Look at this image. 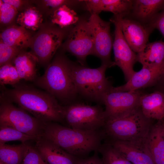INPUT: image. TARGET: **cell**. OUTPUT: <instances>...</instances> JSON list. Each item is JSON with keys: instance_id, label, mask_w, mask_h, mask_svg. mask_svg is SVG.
Wrapping results in <instances>:
<instances>
[{"instance_id": "6da1fadb", "label": "cell", "mask_w": 164, "mask_h": 164, "mask_svg": "<svg viewBox=\"0 0 164 164\" xmlns=\"http://www.w3.org/2000/svg\"><path fill=\"white\" fill-rule=\"evenodd\" d=\"M11 89L2 87L0 96L16 104L42 122H64V107L45 91L20 83Z\"/></svg>"}, {"instance_id": "7a4b0ae2", "label": "cell", "mask_w": 164, "mask_h": 164, "mask_svg": "<svg viewBox=\"0 0 164 164\" xmlns=\"http://www.w3.org/2000/svg\"><path fill=\"white\" fill-rule=\"evenodd\" d=\"M42 137L79 158L98 151L104 139L102 129L87 131L71 128L58 123H45Z\"/></svg>"}, {"instance_id": "3957f363", "label": "cell", "mask_w": 164, "mask_h": 164, "mask_svg": "<svg viewBox=\"0 0 164 164\" xmlns=\"http://www.w3.org/2000/svg\"><path fill=\"white\" fill-rule=\"evenodd\" d=\"M71 61L64 56H56L44 73L33 82L35 85L53 96L65 106L77 101L78 95L70 72Z\"/></svg>"}, {"instance_id": "277c9868", "label": "cell", "mask_w": 164, "mask_h": 164, "mask_svg": "<svg viewBox=\"0 0 164 164\" xmlns=\"http://www.w3.org/2000/svg\"><path fill=\"white\" fill-rule=\"evenodd\" d=\"M152 120L146 117L139 107L119 117L106 121L102 129L106 141L120 140L142 144Z\"/></svg>"}, {"instance_id": "5b68a950", "label": "cell", "mask_w": 164, "mask_h": 164, "mask_svg": "<svg viewBox=\"0 0 164 164\" xmlns=\"http://www.w3.org/2000/svg\"><path fill=\"white\" fill-rule=\"evenodd\" d=\"M108 68L107 65L101 64L98 68H91L71 62V74L78 95L102 104L103 95L113 87L105 76Z\"/></svg>"}, {"instance_id": "8992f818", "label": "cell", "mask_w": 164, "mask_h": 164, "mask_svg": "<svg viewBox=\"0 0 164 164\" xmlns=\"http://www.w3.org/2000/svg\"><path fill=\"white\" fill-rule=\"evenodd\" d=\"M64 107V122L70 128L87 131L101 130L106 121L104 110L99 104L75 102Z\"/></svg>"}, {"instance_id": "52a82bcc", "label": "cell", "mask_w": 164, "mask_h": 164, "mask_svg": "<svg viewBox=\"0 0 164 164\" xmlns=\"http://www.w3.org/2000/svg\"><path fill=\"white\" fill-rule=\"evenodd\" d=\"M0 125L9 126L38 139L43 134V123L0 96Z\"/></svg>"}, {"instance_id": "ba28073f", "label": "cell", "mask_w": 164, "mask_h": 164, "mask_svg": "<svg viewBox=\"0 0 164 164\" xmlns=\"http://www.w3.org/2000/svg\"><path fill=\"white\" fill-rule=\"evenodd\" d=\"M63 47L85 66L87 56L93 55L94 52L93 36L87 20L79 21L70 31Z\"/></svg>"}, {"instance_id": "9c48e42d", "label": "cell", "mask_w": 164, "mask_h": 164, "mask_svg": "<svg viewBox=\"0 0 164 164\" xmlns=\"http://www.w3.org/2000/svg\"><path fill=\"white\" fill-rule=\"evenodd\" d=\"M87 21L93 40V55L109 67L114 66V62L111 58L113 42L110 32L111 22L103 20L98 14H91Z\"/></svg>"}, {"instance_id": "30bf717a", "label": "cell", "mask_w": 164, "mask_h": 164, "mask_svg": "<svg viewBox=\"0 0 164 164\" xmlns=\"http://www.w3.org/2000/svg\"><path fill=\"white\" fill-rule=\"evenodd\" d=\"M143 94L138 90L127 91H109L102 99L105 106L106 121L124 115L139 106L140 98Z\"/></svg>"}, {"instance_id": "8fae6325", "label": "cell", "mask_w": 164, "mask_h": 164, "mask_svg": "<svg viewBox=\"0 0 164 164\" xmlns=\"http://www.w3.org/2000/svg\"><path fill=\"white\" fill-rule=\"evenodd\" d=\"M65 32L59 28H49L40 31L32 38L29 46L38 63L48 64L61 45Z\"/></svg>"}, {"instance_id": "7c38bea8", "label": "cell", "mask_w": 164, "mask_h": 164, "mask_svg": "<svg viewBox=\"0 0 164 164\" xmlns=\"http://www.w3.org/2000/svg\"><path fill=\"white\" fill-rule=\"evenodd\" d=\"M121 18L122 17L114 16L110 19L115 28L113 48L115 65L121 69L127 82L135 72L133 68L137 61V54L132 49L125 38L120 24Z\"/></svg>"}, {"instance_id": "4fadbf2b", "label": "cell", "mask_w": 164, "mask_h": 164, "mask_svg": "<svg viewBox=\"0 0 164 164\" xmlns=\"http://www.w3.org/2000/svg\"><path fill=\"white\" fill-rule=\"evenodd\" d=\"M164 77V62L156 65L142 67L135 72L125 84L118 87H113L111 90L115 91H133L153 86L162 80Z\"/></svg>"}, {"instance_id": "5bb4252c", "label": "cell", "mask_w": 164, "mask_h": 164, "mask_svg": "<svg viewBox=\"0 0 164 164\" xmlns=\"http://www.w3.org/2000/svg\"><path fill=\"white\" fill-rule=\"evenodd\" d=\"M120 24L125 38L132 49L137 54L142 51L153 30L148 25L128 17L121 18Z\"/></svg>"}, {"instance_id": "9a60e30c", "label": "cell", "mask_w": 164, "mask_h": 164, "mask_svg": "<svg viewBox=\"0 0 164 164\" xmlns=\"http://www.w3.org/2000/svg\"><path fill=\"white\" fill-rule=\"evenodd\" d=\"M35 141L34 147L48 164H77L80 159L42 137Z\"/></svg>"}, {"instance_id": "2e32d148", "label": "cell", "mask_w": 164, "mask_h": 164, "mask_svg": "<svg viewBox=\"0 0 164 164\" xmlns=\"http://www.w3.org/2000/svg\"><path fill=\"white\" fill-rule=\"evenodd\" d=\"M133 0H84L86 9L91 14H98L102 11L112 13L114 16L122 18L130 15Z\"/></svg>"}, {"instance_id": "e0dca14e", "label": "cell", "mask_w": 164, "mask_h": 164, "mask_svg": "<svg viewBox=\"0 0 164 164\" xmlns=\"http://www.w3.org/2000/svg\"><path fill=\"white\" fill-rule=\"evenodd\" d=\"M132 164H155L144 143L120 140L106 141Z\"/></svg>"}, {"instance_id": "ac0fdd59", "label": "cell", "mask_w": 164, "mask_h": 164, "mask_svg": "<svg viewBox=\"0 0 164 164\" xmlns=\"http://www.w3.org/2000/svg\"><path fill=\"white\" fill-rule=\"evenodd\" d=\"M144 144L155 164H164V119L153 124Z\"/></svg>"}, {"instance_id": "d6986e66", "label": "cell", "mask_w": 164, "mask_h": 164, "mask_svg": "<svg viewBox=\"0 0 164 164\" xmlns=\"http://www.w3.org/2000/svg\"><path fill=\"white\" fill-rule=\"evenodd\" d=\"M164 9V0H133L130 18L145 25L150 24Z\"/></svg>"}, {"instance_id": "ffe728a7", "label": "cell", "mask_w": 164, "mask_h": 164, "mask_svg": "<svg viewBox=\"0 0 164 164\" xmlns=\"http://www.w3.org/2000/svg\"><path fill=\"white\" fill-rule=\"evenodd\" d=\"M139 107L148 118L157 121L164 119V93L156 91L143 94L140 100Z\"/></svg>"}, {"instance_id": "44dd1931", "label": "cell", "mask_w": 164, "mask_h": 164, "mask_svg": "<svg viewBox=\"0 0 164 164\" xmlns=\"http://www.w3.org/2000/svg\"><path fill=\"white\" fill-rule=\"evenodd\" d=\"M38 63L36 57L31 52L22 51L13 60L21 80L34 82L38 77L36 65Z\"/></svg>"}, {"instance_id": "7402d4cb", "label": "cell", "mask_w": 164, "mask_h": 164, "mask_svg": "<svg viewBox=\"0 0 164 164\" xmlns=\"http://www.w3.org/2000/svg\"><path fill=\"white\" fill-rule=\"evenodd\" d=\"M0 37V40L4 43L21 51L30 46L32 38L27 30L14 25L3 30Z\"/></svg>"}, {"instance_id": "603a6c76", "label": "cell", "mask_w": 164, "mask_h": 164, "mask_svg": "<svg viewBox=\"0 0 164 164\" xmlns=\"http://www.w3.org/2000/svg\"><path fill=\"white\" fill-rule=\"evenodd\" d=\"M137 54V61L142 67L160 64L164 62V41L159 40L148 43Z\"/></svg>"}, {"instance_id": "cb8c5ba5", "label": "cell", "mask_w": 164, "mask_h": 164, "mask_svg": "<svg viewBox=\"0 0 164 164\" xmlns=\"http://www.w3.org/2000/svg\"><path fill=\"white\" fill-rule=\"evenodd\" d=\"M50 18L52 23L61 29L75 25L79 21L77 13L67 5H63L51 12Z\"/></svg>"}, {"instance_id": "d4e9b609", "label": "cell", "mask_w": 164, "mask_h": 164, "mask_svg": "<svg viewBox=\"0 0 164 164\" xmlns=\"http://www.w3.org/2000/svg\"><path fill=\"white\" fill-rule=\"evenodd\" d=\"M43 21L42 14L36 8L33 6L28 7L21 12L16 19L19 26L33 31L40 28Z\"/></svg>"}, {"instance_id": "484cf974", "label": "cell", "mask_w": 164, "mask_h": 164, "mask_svg": "<svg viewBox=\"0 0 164 164\" xmlns=\"http://www.w3.org/2000/svg\"><path fill=\"white\" fill-rule=\"evenodd\" d=\"M26 143L18 145L0 144V162L4 164H21Z\"/></svg>"}, {"instance_id": "4316f807", "label": "cell", "mask_w": 164, "mask_h": 164, "mask_svg": "<svg viewBox=\"0 0 164 164\" xmlns=\"http://www.w3.org/2000/svg\"><path fill=\"white\" fill-rule=\"evenodd\" d=\"M98 152L101 155L103 164H132L108 142L102 144Z\"/></svg>"}, {"instance_id": "83f0119b", "label": "cell", "mask_w": 164, "mask_h": 164, "mask_svg": "<svg viewBox=\"0 0 164 164\" xmlns=\"http://www.w3.org/2000/svg\"><path fill=\"white\" fill-rule=\"evenodd\" d=\"M38 139L35 137L24 133L11 127L0 125V144L14 141L25 143L28 141H36Z\"/></svg>"}, {"instance_id": "f1b7e54d", "label": "cell", "mask_w": 164, "mask_h": 164, "mask_svg": "<svg viewBox=\"0 0 164 164\" xmlns=\"http://www.w3.org/2000/svg\"><path fill=\"white\" fill-rule=\"evenodd\" d=\"M17 70L12 63L4 64L0 68V84L2 87L10 85L13 87L21 80Z\"/></svg>"}, {"instance_id": "f546056e", "label": "cell", "mask_w": 164, "mask_h": 164, "mask_svg": "<svg viewBox=\"0 0 164 164\" xmlns=\"http://www.w3.org/2000/svg\"><path fill=\"white\" fill-rule=\"evenodd\" d=\"M21 164H48L35 148L26 144Z\"/></svg>"}, {"instance_id": "4dcf8cb0", "label": "cell", "mask_w": 164, "mask_h": 164, "mask_svg": "<svg viewBox=\"0 0 164 164\" xmlns=\"http://www.w3.org/2000/svg\"><path fill=\"white\" fill-rule=\"evenodd\" d=\"M22 51L0 41V66L12 63L16 57Z\"/></svg>"}, {"instance_id": "1f68e13d", "label": "cell", "mask_w": 164, "mask_h": 164, "mask_svg": "<svg viewBox=\"0 0 164 164\" xmlns=\"http://www.w3.org/2000/svg\"><path fill=\"white\" fill-rule=\"evenodd\" d=\"M18 12L17 10L11 5L0 0V21L4 24L10 23Z\"/></svg>"}, {"instance_id": "d6a6232c", "label": "cell", "mask_w": 164, "mask_h": 164, "mask_svg": "<svg viewBox=\"0 0 164 164\" xmlns=\"http://www.w3.org/2000/svg\"><path fill=\"white\" fill-rule=\"evenodd\" d=\"M83 0H44L46 6L52 9V11L63 5H70L79 4Z\"/></svg>"}, {"instance_id": "836d02e7", "label": "cell", "mask_w": 164, "mask_h": 164, "mask_svg": "<svg viewBox=\"0 0 164 164\" xmlns=\"http://www.w3.org/2000/svg\"><path fill=\"white\" fill-rule=\"evenodd\" d=\"M148 25L153 30L155 29H158L164 37V9L158 13Z\"/></svg>"}, {"instance_id": "e575fe53", "label": "cell", "mask_w": 164, "mask_h": 164, "mask_svg": "<svg viewBox=\"0 0 164 164\" xmlns=\"http://www.w3.org/2000/svg\"><path fill=\"white\" fill-rule=\"evenodd\" d=\"M5 2L8 3L15 8L18 11L24 4V2L19 0H2Z\"/></svg>"}, {"instance_id": "d590c367", "label": "cell", "mask_w": 164, "mask_h": 164, "mask_svg": "<svg viewBox=\"0 0 164 164\" xmlns=\"http://www.w3.org/2000/svg\"><path fill=\"white\" fill-rule=\"evenodd\" d=\"M93 159V155L89 157L80 158L77 164H91Z\"/></svg>"}, {"instance_id": "8d00e7d4", "label": "cell", "mask_w": 164, "mask_h": 164, "mask_svg": "<svg viewBox=\"0 0 164 164\" xmlns=\"http://www.w3.org/2000/svg\"><path fill=\"white\" fill-rule=\"evenodd\" d=\"M98 151L94 152L93 155V159L91 164H103L101 159L99 157L97 153Z\"/></svg>"}, {"instance_id": "74e56055", "label": "cell", "mask_w": 164, "mask_h": 164, "mask_svg": "<svg viewBox=\"0 0 164 164\" xmlns=\"http://www.w3.org/2000/svg\"><path fill=\"white\" fill-rule=\"evenodd\" d=\"M162 80H163V88L164 89V77L163 78V79Z\"/></svg>"}, {"instance_id": "f35d334b", "label": "cell", "mask_w": 164, "mask_h": 164, "mask_svg": "<svg viewBox=\"0 0 164 164\" xmlns=\"http://www.w3.org/2000/svg\"><path fill=\"white\" fill-rule=\"evenodd\" d=\"M0 164H4L3 163H2L1 162H0Z\"/></svg>"}]
</instances>
